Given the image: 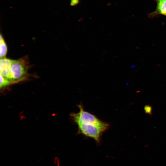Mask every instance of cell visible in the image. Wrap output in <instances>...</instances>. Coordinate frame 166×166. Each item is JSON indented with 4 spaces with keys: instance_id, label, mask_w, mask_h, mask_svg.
<instances>
[{
    "instance_id": "cell-1",
    "label": "cell",
    "mask_w": 166,
    "mask_h": 166,
    "mask_svg": "<svg viewBox=\"0 0 166 166\" xmlns=\"http://www.w3.org/2000/svg\"><path fill=\"white\" fill-rule=\"evenodd\" d=\"M77 125L78 134L94 139L98 144L101 143V136L103 133L109 127V124L104 121L99 124H78Z\"/></svg>"
},
{
    "instance_id": "cell-2",
    "label": "cell",
    "mask_w": 166,
    "mask_h": 166,
    "mask_svg": "<svg viewBox=\"0 0 166 166\" xmlns=\"http://www.w3.org/2000/svg\"><path fill=\"white\" fill-rule=\"evenodd\" d=\"M27 57L12 60L10 69V81L12 84L24 80L27 77L29 69Z\"/></svg>"
},
{
    "instance_id": "cell-3",
    "label": "cell",
    "mask_w": 166,
    "mask_h": 166,
    "mask_svg": "<svg viewBox=\"0 0 166 166\" xmlns=\"http://www.w3.org/2000/svg\"><path fill=\"white\" fill-rule=\"evenodd\" d=\"M79 111L73 113L70 116L77 125L78 124H99L103 122L96 116L85 111L81 104L78 105Z\"/></svg>"
},
{
    "instance_id": "cell-4",
    "label": "cell",
    "mask_w": 166,
    "mask_h": 166,
    "mask_svg": "<svg viewBox=\"0 0 166 166\" xmlns=\"http://www.w3.org/2000/svg\"><path fill=\"white\" fill-rule=\"evenodd\" d=\"M12 61V59L6 57L1 58L0 60V74L10 82V69Z\"/></svg>"
},
{
    "instance_id": "cell-5",
    "label": "cell",
    "mask_w": 166,
    "mask_h": 166,
    "mask_svg": "<svg viewBox=\"0 0 166 166\" xmlns=\"http://www.w3.org/2000/svg\"><path fill=\"white\" fill-rule=\"evenodd\" d=\"M156 6L154 11L148 14V17L153 18L159 15L166 16V0H155Z\"/></svg>"
},
{
    "instance_id": "cell-6",
    "label": "cell",
    "mask_w": 166,
    "mask_h": 166,
    "mask_svg": "<svg viewBox=\"0 0 166 166\" xmlns=\"http://www.w3.org/2000/svg\"><path fill=\"white\" fill-rule=\"evenodd\" d=\"M7 52V47L4 39L0 34V56L1 58L5 57Z\"/></svg>"
},
{
    "instance_id": "cell-7",
    "label": "cell",
    "mask_w": 166,
    "mask_h": 166,
    "mask_svg": "<svg viewBox=\"0 0 166 166\" xmlns=\"http://www.w3.org/2000/svg\"><path fill=\"white\" fill-rule=\"evenodd\" d=\"M11 84H12L9 80L4 77L0 74V87L1 88L8 85Z\"/></svg>"
},
{
    "instance_id": "cell-8",
    "label": "cell",
    "mask_w": 166,
    "mask_h": 166,
    "mask_svg": "<svg viewBox=\"0 0 166 166\" xmlns=\"http://www.w3.org/2000/svg\"><path fill=\"white\" fill-rule=\"evenodd\" d=\"M144 109L146 114L150 115L152 114V109L151 106L149 105H145L144 107Z\"/></svg>"
},
{
    "instance_id": "cell-9",
    "label": "cell",
    "mask_w": 166,
    "mask_h": 166,
    "mask_svg": "<svg viewBox=\"0 0 166 166\" xmlns=\"http://www.w3.org/2000/svg\"><path fill=\"white\" fill-rule=\"evenodd\" d=\"M53 163L57 166H59L60 165V161L58 157H54L53 160Z\"/></svg>"
},
{
    "instance_id": "cell-10",
    "label": "cell",
    "mask_w": 166,
    "mask_h": 166,
    "mask_svg": "<svg viewBox=\"0 0 166 166\" xmlns=\"http://www.w3.org/2000/svg\"><path fill=\"white\" fill-rule=\"evenodd\" d=\"M79 2V0H71L70 5L74 6L77 5Z\"/></svg>"
}]
</instances>
